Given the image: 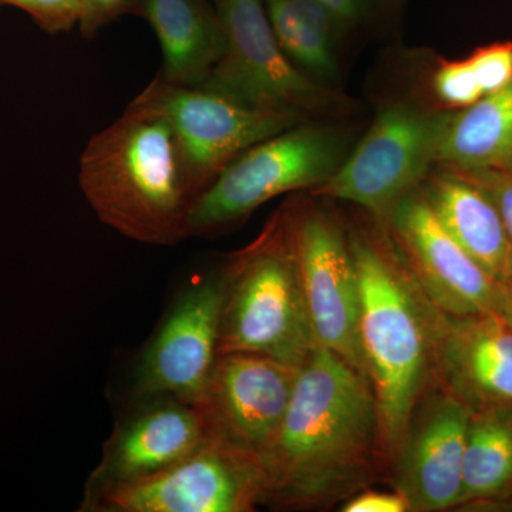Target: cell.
<instances>
[{
    "instance_id": "obj_1",
    "label": "cell",
    "mask_w": 512,
    "mask_h": 512,
    "mask_svg": "<svg viewBox=\"0 0 512 512\" xmlns=\"http://www.w3.org/2000/svg\"><path fill=\"white\" fill-rule=\"evenodd\" d=\"M386 466L369 379L318 346L262 460L264 504L311 510L350 498Z\"/></svg>"
},
{
    "instance_id": "obj_2",
    "label": "cell",
    "mask_w": 512,
    "mask_h": 512,
    "mask_svg": "<svg viewBox=\"0 0 512 512\" xmlns=\"http://www.w3.org/2000/svg\"><path fill=\"white\" fill-rule=\"evenodd\" d=\"M350 245L359 278L360 348L384 464L392 466L414 410L437 382V308L396 249L363 235Z\"/></svg>"
},
{
    "instance_id": "obj_3",
    "label": "cell",
    "mask_w": 512,
    "mask_h": 512,
    "mask_svg": "<svg viewBox=\"0 0 512 512\" xmlns=\"http://www.w3.org/2000/svg\"><path fill=\"white\" fill-rule=\"evenodd\" d=\"M79 184L99 220L131 241L175 245L187 238L192 197L173 131L157 114L127 106L94 134Z\"/></svg>"
},
{
    "instance_id": "obj_4",
    "label": "cell",
    "mask_w": 512,
    "mask_h": 512,
    "mask_svg": "<svg viewBox=\"0 0 512 512\" xmlns=\"http://www.w3.org/2000/svg\"><path fill=\"white\" fill-rule=\"evenodd\" d=\"M220 276L218 355L254 353L301 369L319 345L284 212L232 256Z\"/></svg>"
},
{
    "instance_id": "obj_5",
    "label": "cell",
    "mask_w": 512,
    "mask_h": 512,
    "mask_svg": "<svg viewBox=\"0 0 512 512\" xmlns=\"http://www.w3.org/2000/svg\"><path fill=\"white\" fill-rule=\"evenodd\" d=\"M348 157V140L332 127L296 124L239 154L192 201L190 237H210L244 221L286 192L325 183Z\"/></svg>"
},
{
    "instance_id": "obj_6",
    "label": "cell",
    "mask_w": 512,
    "mask_h": 512,
    "mask_svg": "<svg viewBox=\"0 0 512 512\" xmlns=\"http://www.w3.org/2000/svg\"><path fill=\"white\" fill-rule=\"evenodd\" d=\"M128 106L167 121L194 200L239 154L305 121L255 109L207 87L170 83L160 74Z\"/></svg>"
},
{
    "instance_id": "obj_7",
    "label": "cell",
    "mask_w": 512,
    "mask_h": 512,
    "mask_svg": "<svg viewBox=\"0 0 512 512\" xmlns=\"http://www.w3.org/2000/svg\"><path fill=\"white\" fill-rule=\"evenodd\" d=\"M261 460L210 433L190 456L154 476L87 491L83 510L249 512L264 504Z\"/></svg>"
},
{
    "instance_id": "obj_8",
    "label": "cell",
    "mask_w": 512,
    "mask_h": 512,
    "mask_svg": "<svg viewBox=\"0 0 512 512\" xmlns=\"http://www.w3.org/2000/svg\"><path fill=\"white\" fill-rule=\"evenodd\" d=\"M224 49L200 84L255 107L303 117L329 109L332 96L289 59L269 23L264 0H217Z\"/></svg>"
},
{
    "instance_id": "obj_9",
    "label": "cell",
    "mask_w": 512,
    "mask_h": 512,
    "mask_svg": "<svg viewBox=\"0 0 512 512\" xmlns=\"http://www.w3.org/2000/svg\"><path fill=\"white\" fill-rule=\"evenodd\" d=\"M450 111L390 106L377 116L363 140L313 194L352 202L379 217L414 192L439 160Z\"/></svg>"
},
{
    "instance_id": "obj_10",
    "label": "cell",
    "mask_w": 512,
    "mask_h": 512,
    "mask_svg": "<svg viewBox=\"0 0 512 512\" xmlns=\"http://www.w3.org/2000/svg\"><path fill=\"white\" fill-rule=\"evenodd\" d=\"M282 212L316 342L366 376L359 336V278L350 239L338 222L316 208Z\"/></svg>"
},
{
    "instance_id": "obj_11",
    "label": "cell",
    "mask_w": 512,
    "mask_h": 512,
    "mask_svg": "<svg viewBox=\"0 0 512 512\" xmlns=\"http://www.w3.org/2000/svg\"><path fill=\"white\" fill-rule=\"evenodd\" d=\"M397 251L421 291L451 316L503 313L505 288L464 251L416 192L387 212Z\"/></svg>"
},
{
    "instance_id": "obj_12",
    "label": "cell",
    "mask_w": 512,
    "mask_h": 512,
    "mask_svg": "<svg viewBox=\"0 0 512 512\" xmlns=\"http://www.w3.org/2000/svg\"><path fill=\"white\" fill-rule=\"evenodd\" d=\"M299 367L254 353H222L197 404L214 436L264 460L274 443Z\"/></svg>"
},
{
    "instance_id": "obj_13",
    "label": "cell",
    "mask_w": 512,
    "mask_h": 512,
    "mask_svg": "<svg viewBox=\"0 0 512 512\" xmlns=\"http://www.w3.org/2000/svg\"><path fill=\"white\" fill-rule=\"evenodd\" d=\"M220 274L195 282L175 301L138 363V399L175 397L197 406L218 356Z\"/></svg>"
},
{
    "instance_id": "obj_14",
    "label": "cell",
    "mask_w": 512,
    "mask_h": 512,
    "mask_svg": "<svg viewBox=\"0 0 512 512\" xmlns=\"http://www.w3.org/2000/svg\"><path fill=\"white\" fill-rule=\"evenodd\" d=\"M470 417V407L439 383L424 394L390 466L410 511L460 507Z\"/></svg>"
},
{
    "instance_id": "obj_15",
    "label": "cell",
    "mask_w": 512,
    "mask_h": 512,
    "mask_svg": "<svg viewBox=\"0 0 512 512\" xmlns=\"http://www.w3.org/2000/svg\"><path fill=\"white\" fill-rule=\"evenodd\" d=\"M437 383L471 412L512 407V323L503 313L451 316L437 309Z\"/></svg>"
},
{
    "instance_id": "obj_16",
    "label": "cell",
    "mask_w": 512,
    "mask_h": 512,
    "mask_svg": "<svg viewBox=\"0 0 512 512\" xmlns=\"http://www.w3.org/2000/svg\"><path fill=\"white\" fill-rule=\"evenodd\" d=\"M208 436L207 421L197 406L175 397L147 399L146 406L111 434L87 491L154 476L190 456Z\"/></svg>"
},
{
    "instance_id": "obj_17",
    "label": "cell",
    "mask_w": 512,
    "mask_h": 512,
    "mask_svg": "<svg viewBox=\"0 0 512 512\" xmlns=\"http://www.w3.org/2000/svg\"><path fill=\"white\" fill-rule=\"evenodd\" d=\"M134 15L156 33L164 80L200 86L207 79L224 49V30L210 0H140Z\"/></svg>"
},
{
    "instance_id": "obj_18",
    "label": "cell",
    "mask_w": 512,
    "mask_h": 512,
    "mask_svg": "<svg viewBox=\"0 0 512 512\" xmlns=\"http://www.w3.org/2000/svg\"><path fill=\"white\" fill-rule=\"evenodd\" d=\"M424 197L454 241L505 291L511 288V244L500 214L485 192L446 170L431 181Z\"/></svg>"
},
{
    "instance_id": "obj_19",
    "label": "cell",
    "mask_w": 512,
    "mask_h": 512,
    "mask_svg": "<svg viewBox=\"0 0 512 512\" xmlns=\"http://www.w3.org/2000/svg\"><path fill=\"white\" fill-rule=\"evenodd\" d=\"M450 171L512 168V82L473 106L451 110L439 160Z\"/></svg>"
},
{
    "instance_id": "obj_20",
    "label": "cell",
    "mask_w": 512,
    "mask_h": 512,
    "mask_svg": "<svg viewBox=\"0 0 512 512\" xmlns=\"http://www.w3.org/2000/svg\"><path fill=\"white\" fill-rule=\"evenodd\" d=\"M512 494V407L471 412L463 458L461 505Z\"/></svg>"
},
{
    "instance_id": "obj_21",
    "label": "cell",
    "mask_w": 512,
    "mask_h": 512,
    "mask_svg": "<svg viewBox=\"0 0 512 512\" xmlns=\"http://www.w3.org/2000/svg\"><path fill=\"white\" fill-rule=\"evenodd\" d=\"M269 23L286 55L305 72L335 70L332 32L336 20L318 0H264Z\"/></svg>"
},
{
    "instance_id": "obj_22",
    "label": "cell",
    "mask_w": 512,
    "mask_h": 512,
    "mask_svg": "<svg viewBox=\"0 0 512 512\" xmlns=\"http://www.w3.org/2000/svg\"><path fill=\"white\" fill-rule=\"evenodd\" d=\"M433 92L450 110L466 109L484 97L476 70L468 57L441 60L433 74Z\"/></svg>"
},
{
    "instance_id": "obj_23",
    "label": "cell",
    "mask_w": 512,
    "mask_h": 512,
    "mask_svg": "<svg viewBox=\"0 0 512 512\" xmlns=\"http://www.w3.org/2000/svg\"><path fill=\"white\" fill-rule=\"evenodd\" d=\"M5 6L28 13L50 35L70 32L79 25V0H0V8Z\"/></svg>"
},
{
    "instance_id": "obj_24",
    "label": "cell",
    "mask_w": 512,
    "mask_h": 512,
    "mask_svg": "<svg viewBox=\"0 0 512 512\" xmlns=\"http://www.w3.org/2000/svg\"><path fill=\"white\" fill-rule=\"evenodd\" d=\"M468 59L476 70L484 96L498 92L512 82V42L478 47Z\"/></svg>"
},
{
    "instance_id": "obj_25",
    "label": "cell",
    "mask_w": 512,
    "mask_h": 512,
    "mask_svg": "<svg viewBox=\"0 0 512 512\" xmlns=\"http://www.w3.org/2000/svg\"><path fill=\"white\" fill-rule=\"evenodd\" d=\"M453 173L467 178L493 201L512 248V170L488 168V170L453 171Z\"/></svg>"
},
{
    "instance_id": "obj_26",
    "label": "cell",
    "mask_w": 512,
    "mask_h": 512,
    "mask_svg": "<svg viewBox=\"0 0 512 512\" xmlns=\"http://www.w3.org/2000/svg\"><path fill=\"white\" fill-rule=\"evenodd\" d=\"M140 0H79L80 33L86 39L99 35L101 29L124 15H134Z\"/></svg>"
},
{
    "instance_id": "obj_27",
    "label": "cell",
    "mask_w": 512,
    "mask_h": 512,
    "mask_svg": "<svg viewBox=\"0 0 512 512\" xmlns=\"http://www.w3.org/2000/svg\"><path fill=\"white\" fill-rule=\"evenodd\" d=\"M343 512H406L410 511V505L399 491L393 493L387 491L366 490L350 497L342 505Z\"/></svg>"
},
{
    "instance_id": "obj_28",
    "label": "cell",
    "mask_w": 512,
    "mask_h": 512,
    "mask_svg": "<svg viewBox=\"0 0 512 512\" xmlns=\"http://www.w3.org/2000/svg\"><path fill=\"white\" fill-rule=\"evenodd\" d=\"M338 25L355 22L363 12L365 0H318Z\"/></svg>"
},
{
    "instance_id": "obj_29",
    "label": "cell",
    "mask_w": 512,
    "mask_h": 512,
    "mask_svg": "<svg viewBox=\"0 0 512 512\" xmlns=\"http://www.w3.org/2000/svg\"><path fill=\"white\" fill-rule=\"evenodd\" d=\"M503 315L512 323V286L505 291Z\"/></svg>"
},
{
    "instance_id": "obj_30",
    "label": "cell",
    "mask_w": 512,
    "mask_h": 512,
    "mask_svg": "<svg viewBox=\"0 0 512 512\" xmlns=\"http://www.w3.org/2000/svg\"><path fill=\"white\" fill-rule=\"evenodd\" d=\"M511 170H512V168H511Z\"/></svg>"
}]
</instances>
